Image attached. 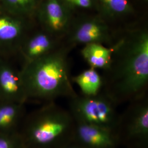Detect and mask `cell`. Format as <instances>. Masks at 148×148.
I'll return each instance as SVG.
<instances>
[{
  "instance_id": "11",
  "label": "cell",
  "mask_w": 148,
  "mask_h": 148,
  "mask_svg": "<svg viewBox=\"0 0 148 148\" xmlns=\"http://www.w3.org/2000/svg\"><path fill=\"white\" fill-rule=\"evenodd\" d=\"M0 101L25 104L28 101L21 71L0 62Z\"/></svg>"
},
{
  "instance_id": "15",
  "label": "cell",
  "mask_w": 148,
  "mask_h": 148,
  "mask_svg": "<svg viewBox=\"0 0 148 148\" xmlns=\"http://www.w3.org/2000/svg\"><path fill=\"white\" fill-rule=\"evenodd\" d=\"M38 4V0H0V5L12 14L27 18L32 16Z\"/></svg>"
},
{
  "instance_id": "4",
  "label": "cell",
  "mask_w": 148,
  "mask_h": 148,
  "mask_svg": "<svg viewBox=\"0 0 148 148\" xmlns=\"http://www.w3.org/2000/svg\"><path fill=\"white\" fill-rule=\"evenodd\" d=\"M116 103L102 90L95 95H77L69 99V111L75 122L101 127L115 133L120 114Z\"/></svg>"
},
{
  "instance_id": "9",
  "label": "cell",
  "mask_w": 148,
  "mask_h": 148,
  "mask_svg": "<svg viewBox=\"0 0 148 148\" xmlns=\"http://www.w3.org/2000/svg\"><path fill=\"white\" fill-rule=\"evenodd\" d=\"M73 140L85 148H119L116 133L101 127L75 122Z\"/></svg>"
},
{
  "instance_id": "18",
  "label": "cell",
  "mask_w": 148,
  "mask_h": 148,
  "mask_svg": "<svg viewBox=\"0 0 148 148\" xmlns=\"http://www.w3.org/2000/svg\"><path fill=\"white\" fill-rule=\"evenodd\" d=\"M65 5L69 8H81L88 9L94 5L93 0H62Z\"/></svg>"
},
{
  "instance_id": "14",
  "label": "cell",
  "mask_w": 148,
  "mask_h": 148,
  "mask_svg": "<svg viewBox=\"0 0 148 148\" xmlns=\"http://www.w3.org/2000/svg\"><path fill=\"white\" fill-rule=\"evenodd\" d=\"M71 79L73 82L79 87L83 95H96L103 88V77L93 68L86 70L78 75L72 77Z\"/></svg>"
},
{
  "instance_id": "6",
  "label": "cell",
  "mask_w": 148,
  "mask_h": 148,
  "mask_svg": "<svg viewBox=\"0 0 148 148\" xmlns=\"http://www.w3.org/2000/svg\"><path fill=\"white\" fill-rule=\"evenodd\" d=\"M115 36L110 24L104 19L87 17L73 19L63 41L73 48L89 43H99L110 47L114 42Z\"/></svg>"
},
{
  "instance_id": "1",
  "label": "cell",
  "mask_w": 148,
  "mask_h": 148,
  "mask_svg": "<svg viewBox=\"0 0 148 148\" xmlns=\"http://www.w3.org/2000/svg\"><path fill=\"white\" fill-rule=\"evenodd\" d=\"M109 68L103 77V90L117 105L147 95L148 31L146 27H133L116 35L111 46Z\"/></svg>"
},
{
  "instance_id": "13",
  "label": "cell",
  "mask_w": 148,
  "mask_h": 148,
  "mask_svg": "<svg viewBox=\"0 0 148 148\" xmlns=\"http://www.w3.org/2000/svg\"><path fill=\"white\" fill-rule=\"evenodd\" d=\"M112 48L99 43H89L84 45L81 54L91 68L103 70L109 68L111 61Z\"/></svg>"
},
{
  "instance_id": "12",
  "label": "cell",
  "mask_w": 148,
  "mask_h": 148,
  "mask_svg": "<svg viewBox=\"0 0 148 148\" xmlns=\"http://www.w3.org/2000/svg\"><path fill=\"white\" fill-rule=\"evenodd\" d=\"M26 115L25 104L0 101V133L19 132Z\"/></svg>"
},
{
  "instance_id": "5",
  "label": "cell",
  "mask_w": 148,
  "mask_h": 148,
  "mask_svg": "<svg viewBox=\"0 0 148 148\" xmlns=\"http://www.w3.org/2000/svg\"><path fill=\"white\" fill-rule=\"evenodd\" d=\"M115 133L120 146L125 148H148L147 95L129 103L120 114Z\"/></svg>"
},
{
  "instance_id": "16",
  "label": "cell",
  "mask_w": 148,
  "mask_h": 148,
  "mask_svg": "<svg viewBox=\"0 0 148 148\" xmlns=\"http://www.w3.org/2000/svg\"><path fill=\"white\" fill-rule=\"evenodd\" d=\"M106 16L116 18L125 16L132 11L128 0H99Z\"/></svg>"
},
{
  "instance_id": "3",
  "label": "cell",
  "mask_w": 148,
  "mask_h": 148,
  "mask_svg": "<svg viewBox=\"0 0 148 148\" xmlns=\"http://www.w3.org/2000/svg\"><path fill=\"white\" fill-rule=\"evenodd\" d=\"M75 122L54 101L27 114L19 130L25 148H60L73 140Z\"/></svg>"
},
{
  "instance_id": "17",
  "label": "cell",
  "mask_w": 148,
  "mask_h": 148,
  "mask_svg": "<svg viewBox=\"0 0 148 148\" xmlns=\"http://www.w3.org/2000/svg\"><path fill=\"white\" fill-rule=\"evenodd\" d=\"M0 148H25L19 132L0 133Z\"/></svg>"
},
{
  "instance_id": "2",
  "label": "cell",
  "mask_w": 148,
  "mask_h": 148,
  "mask_svg": "<svg viewBox=\"0 0 148 148\" xmlns=\"http://www.w3.org/2000/svg\"><path fill=\"white\" fill-rule=\"evenodd\" d=\"M73 48L63 41L53 52L24 65L21 72L28 101L46 103L77 95L70 76L69 54Z\"/></svg>"
},
{
  "instance_id": "10",
  "label": "cell",
  "mask_w": 148,
  "mask_h": 148,
  "mask_svg": "<svg viewBox=\"0 0 148 148\" xmlns=\"http://www.w3.org/2000/svg\"><path fill=\"white\" fill-rule=\"evenodd\" d=\"M0 7V49L20 47L27 35V18L12 14Z\"/></svg>"
},
{
  "instance_id": "19",
  "label": "cell",
  "mask_w": 148,
  "mask_h": 148,
  "mask_svg": "<svg viewBox=\"0 0 148 148\" xmlns=\"http://www.w3.org/2000/svg\"><path fill=\"white\" fill-rule=\"evenodd\" d=\"M60 148H85L83 147L82 146H81V145L79 144L78 143L74 142L73 140L72 141H71L70 142L65 144V145H64L63 147H62Z\"/></svg>"
},
{
  "instance_id": "7",
  "label": "cell",
  "mask_w": 148,
  "mask_h": 148,
  "mask_svg": "<svg viewBox=\"0 0 148 148\" xmlns=\"http://www.w3.org/2000/svg\"><path fill=\"white\" fill-rule=\"evenodd\" d=\"M68 8L62 0H45L38 10L41 28L63 40L73 19Z\"/></svg>"
},
{
  "instance_id": "8",
  "label": "cell",
  "mask_w": 148,
  "mask_h": 148,
  "mask_svg": "<svg viewBox=\"0 0 148 148\" xmlns=\"http://www.w3.org/2000/svg\"><path fill=\"white\" fill-rule=\"evenodd\" d=\"M63 40L40 29L27 35L20 46L21 56L27 64L42 58L58 48Z\"/></svg>"
}]
</instances>
